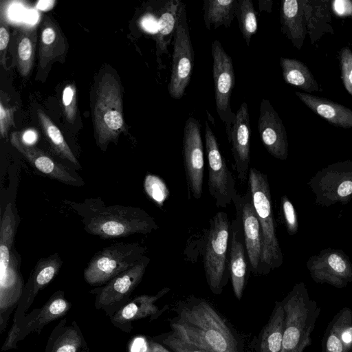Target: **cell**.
<instances>
[{"instance_id":"1","label":"cell","mask_w":352,"mask_h":352,"mask_svg":"<svg viewBox=\"0 0 352 352\" xmlns=\"http://www.w3.org/2000/svg\"><path fill=\"white\" fill-rule=\"evenodd\" d=\"M182 305L170 322L173 333L212 352H240L233 333L207 301L190 298Z\"/></svg>"},{"instance_id":"2","label":"cell","mask_w":352,"mask_h":352,"mask_svg":"<svg viewBox=\"0 0 352 352\" xmlns=\"http://www.w3.org/2000/svg\"><path fill=\"white\" fill-rule=\"evenodd\" d=\"M67 203L82 217L84 230L102 239L146 234L159 228L154 219L140 208L106 206L100 199Z\"/></svg>"},{"instance_id":"3","label":"cell","mask_w":352,"mask_h":352,"mask_svg":"<svg viewBox=\"0 0 352 352\" xmlns=\"http://www.w3.org/2000/svg\"><path fill=\"white\" fill-rule=\"evenodd\" d=\"M281 302L285 324L280 352H304L311 343L320 308L310 298L304 283H296Z\"/></svg>"},{"instance_id":"4","label":"cell","mask_w":352,"mask_h":352,"mask_svg":"<svg viewBox=\"0 0 352 352\" xmlns=\"http://www.w3.org/2000/svg\"><path fill=\"white\" fill-rule=\"evenodd\" d=\"M248 183L262 230V274H267L279 267L283 258L275 231L270 185L267 175L253 167L249 170Z\"/></svg>"},{"instance_id":"5","label":"cell","mask_w":352,"mask_h":352,"mask_svg":"<svg viewBox=\"0 0 352 352\" xmlns=\"http://www.w3.org/2000/svg\"><path fill=\"white\" fill-rule=\"evenodd\" d=\"M93 120L97 143L102 148L125 131L122 89L111 74L105 73L98 82Z\"/></svg>"},{"instance_id":"6","label":"cell","mask_w":352,"mask_h":352,"mask_svg":"<svg viewBox=\"0 0 352 352\" xmlns=\"http://www.w3.org/2000/svg\"><path fill=\"white\" fill-rule=\"evenodd\" d=\"M231 222L228 214L218 212L210 219L204 250V267L210 290L220 294L230 274L228 247Z\"/></svg>"},{"instance_id":"7","label":"cell","mask_w":352,"mask_h":352,"mask_svg":"<svg viewBox=\"0 0 352 352\" xmlns=\"http://www.w3.org/2000/svg\"><path fill=\"white\" fill-rule=\"evenodd\" d=\"M16 230L10 226L0 229V324L6 314L22 297L24 282L20 273L21 257L14 248Z\"/></svg>"},{"instance_id":"8","label":"cell","mask_w":352,"mask_h":352,"mask_svg":"<svg viewBox=\"0 0 352 352\" xmlns=\"http://www.w3.org/2000/svg\"><path fill=\"white\" fill-rule=\"evenodd\" d=\"M146 249L138 243L118 242L98 251L84 271V278L90 285H101L137 264Z\"/></svg>"},{"instance_id":"9","label":"cell","mask_w":352,"mask_h":352,"mask_svg":"<svg viewBox=\"0 0 352 352\" xmlns=\"http://www.w3.org/2000/svg\"><path fill=\"white\" fill-rule=\"evenodd\" d=\"M194 50L187 23L186 4L181 2L173 37V52L168 91L173 99H181L190 83L194 66Z\"/></svg>"},{"instance_id":"10","label":"cell","mask_w":352,"mask_h":352,"mask_svg":"<svg viewBox=\"0 0 352 352\" xmlns=\"http://www.w3.org/2000/svg\"><path fill=\"white\" fill-rule=\"evenodd\" d=\"M206 153L208 167V191L218 208H226L234 203L239 195L235 188V180L222 156L212 130L205 122Z\"/></svg>"},{"instance_id":"11","label":"cell","mask_w":352,"mask_h":352,"mask_svg":"<svg viewBox=\"0 0 352 352\" xmlns=\"http://www.w3.org/2000/svg\"><path fill=\"white\" fill-rule=\"evenodd\" d=\"M211 54L216 110L226 126L229 139L236 118V114L232 112L230 106L231 95L235 85L234 65L231 57L218 40L212 43Z\"/></svg>"},{"instance_id":"12","label":"cell","mask_w":352,"mask_h":352,"mask_svg":"<svg viewBox=\"0 0 352 352\" xmlns=\"http://www.w3.org/2000/svg\"><path fill=\"white\" fill-rule=\"evenodd\" d=\"M308 184L316 195V203L329 206L346 204L352 199V162L331 164L318 171Z\"/></svg>"},{"instance_id":"13","label":"cell","mask_w":352,"mask_h":352,"mask_svg":"<svg viewBox=\"0 0 352 352\" xmlns=\"http://www.w3.org/2000/svg\"><path fill=\"white\" fill-rule=\"evenodd\" d=\"M182 143L188 189L198 199L203 193L204 158L201 125L193 117H189L185 122Z\"/></svg>"},{"instance_id":"14","label":"cell","mask_w":352,"mask_h":352,"mask_svg":"<svg viewBox=\"0 0 352 352\" xmlns=\"http://www.w3.org/2000/svg\"><path fill=\"white\" fill-rule=\"evenodd\" d=\"M313 280L327 283L336 288L352 282V265L348 256L340 250L326 249L307 263Z\"/></svg>"},{"instance_id":"15","label":"cell","mask_w":352,"mask_h":352,"mask_svg":"<svg viewBox=\"0 0 352 352\" xmlns=\"http://www.w3.org/2000/svg\"><path fill=\"white\" fill-rule=\"evenodd\" d=\"M10 143L32 166L47 177L70 186L84 185L82 179L74 170L58 163L33 145L25 144L19 132L12 133Z\"/></svg>"},{"instance_id":"16","label":"cell","mask_w":352,"mask_h":352,"mask_svg":"<svg viewBox=\"0 0 352 352\" xmlns=\"http://www.w3.org/2000/svg\"><path fill=\"white\" fill-rule=\"evenodd\" d=\"M239 208L245 248L252 272L262 274L263 234L250 191L234 203Z\"/></svg>"},{"instance_id":"17","label":"cell","mask_w":352,"mask_h":352,"mask_svg":"<svg viewBox=\"0 0 352 352\" xmlns=\"http://www.w3.org/2000/svg\"><path fill=\"white\" fill-rule=\"evenodd\" d=\"M259 111L258 130L262 144L271 155L285 160L288 155V142L282 120L267 99H262Z\"/></svg>"},{"instance_id":"18","label":"cell","mask_w":352,"mask_h":352,"mask_svg":"<svg viewBox=\"0 0 352 352\" xmlns=\"http://www.w3.org/2000/svg\"><path fill=\"white\" fill-rule=\"evenodd\" d=\"M235 208L236 218L230 226L229 270L234 294L238 300H241L246 283L248 254L240 210L237 205Z\"/></svg>"},{"instance_id":"19","label":"cell","mask_w":352,"mask_h":352,"mask_svg":"<svg viewBox=\"0 0 352 352\" xmlns=\"http://www.w3.org/2000/svg\"><path fill=\"white\" fill-rule=\"evenodd\" d=\"M250 119L248 104L243 102L236 113L228 142L232 144L238 179L243 182L248 175L250 162Z\"/></svg>"},{"instance_id":"20","label":"cell","mask_w":352,"mask_h":352,"mask_svg":"<svg viewBox=\"0 0 352 352\" xmlns=\"http://www.w3.org/2000/svg\"><path fill=\"white\" fill-rule=\"evenodd\" d=\"M150 258L146 255L133 267L119 274L102 288L98 296L100 305L119 302L129 295L140 283Z\"/></svg>"},{"instance_id":"21","label":"cell","mask_w":352,"mask_h":352,"mask_svg":"<svg viewBox=\"0 0 352 352\" xmlns=\"http://www.w3.org/2000/svg\"><path fill=\"white\" fill-rule=\"evenodd\" d=\"M296 95L311 111L338 127L352 129V110L326 98L296 91Z\"/></svg>"},{"instance_id":"22","label":"cell","mask_w":352,"mask_h":352,"mask_svg":"<svg viewBox=\"0 0 352 352\" xmlns=\"http://www.w3.org/2000/svg\"><path fill=\"white\" fill-rule=\"evenodd\" d=\"M41 26L39 66L44 69L53 59L62 55L66 49L65 39L60 29L48 16H44Z\"/></svg>"},{"instance_id":"23","label":"cell","mask_w":352,"mask_h":352,"mask_svg":"<svg viewBox=\"0 0 352 352\" xmlns=\"http://www.w3.org/2000/svg\"><path fill=\"white\" fill-rule=\"evenodd\" d=\"M304 1L285 0L281 2L280 23L283 32L300 50L305 38Z\"/></svg>"},{"instance_id":"24","label":"cell","mask_w":352,"mask_h":352,"mask_svg":"<svg viewBox=\"0 0 352 352\" xmlns=\"http://www.w3.org/2000/svg\"><path fill=\"white\" fill-rule=\"evenodd\" d=\"M62 264L63 261L57 253L38 261L23 294H25V296H28L27 305H30L38 292L55 277Z\"/></svg>"},{"instance_id":"25","label":"cell","mask_w":352,"mask_h":352,"mask_svg":"<svg viewBox=\"0 0 352 352\" xmlns=\"http://www.w3.org/2000/svg\"><path fill=\"white\" fill-rule=\"evenodd\" d=\"M169 291V288L165 287L155 295L137 296L117 311L113 318V321L124 323L157 314L159 309L155 305V302Z\"/></svg>"},{"instance_id":"26","label":"cell","mask_w":352,"mask_h":352,"mask_svg":"<svg viewBox=\"0 0 352 352\" xmlns=\"http://www.w3.org/2000/svg\"><path fill=\"white\" fill-rule=\"evenodd\" d=\"M285 324L281 301H276L268 322L261 333L258 352H280Z\"/></svg>"},{"instance_id":"27","label":"cell","mask_w":352,"mask_h":352,"mask_svg":"<svg viewBox=\"0 0 352 352\" xmlns=\"http://www.w3.org/2000/svg\"><path fill=\"white\" fill-rule=\"evenodd\" d=\"M181 2L179 0L166 1L161 9L156 32L158 56L168 53V45L174 37Z\"/></svg>"},{"instance_id":"28","label":"cell","mask_w":352,"mask_h":352,"mask_svg":"<svg viewBox=\"0 0 352 352\" xmlns=\"http://www.w3.org/2000/svg\"><path fill=\"white\" fill-rule=\"evenodd\" d=\"M238 0H204V21L206 28L210 30L221 25L229 28L235 17Z\"/></svg>"},{"instance_id":"29","label":"cell","mask_w":352,"mask_h":352,"mask_svg":"<svg viewBox=\"0 0 352 352\" xmlns=\"http://www.w3.org/2000/svg\"><path fill=\"white\" fill-rule=\"evenodd\" d=\"M280 64L285 82L308 91L320 90L318 85L308 67L301 61L281 57Z\"/></svg>"},{"instance_id":"30","label":"cell","mask_w":352,"mask_h":352,"mask_svg":"<svg viewBox=\"0 0 352 352\" xmlns=\"http://www.w3.org/2000/svg\"><path fill=\"white\" fill-rule=\"evenodd\" d=\"M68 309V302L62 295L56 294L34 317L19 329L18 335L20 332L24 335L28 333L60 318L67 311Z\"/></svg>"},{"instance_id":"31","label":"cell","mask_w":352,"mask_h":352,"mask_svg":"<svg viewBox=\"0 0 352 352\" xmlns=\"http://www.w3.org/2000/svg\"><path fill=\"white\" fill-rule=\"evenodd\" d=\"M37 34L35 26L23 28L16 44V63L23 77L28 76L34 62Z\"/></svg>"},{"instance_id":"32","label":"cell","mask_w":352,"mask_h":352,"mask_svg":"<svg viewBox=\"0 0 352 352\" xmlns=\"http://www.w3.org/2000/svg\"><path fill=\"white\" fill-rule=\"evenodd\" d=\"M37 116L43 131L56 153L79 168L78 161L69 147L60 129L42 110L38 109Z\"/></svg>"},{"instance_id":"33","label":"cell","mask_w":352,"mask_h":352,"mask_svg":"<svg viewBox=\"0 0 352 352\" xmlns=\"http://www.w3.org/2000/svg\"><path fill=\"white\" fill-rule=\"evenodd\" d=\"M235 17L247 46H250L252 36L257 32L256 13L252 0H238Z\"/></svg>"},{"instance_id":"34","label":"cell","mask_w":352,"mask_h":352,"mask_svg":"<svg viewBox=\"0 0 352 352\" xmlns=\"http://www.w3.org/2000/svg\"><path fill=\"white\" fill-rule=\"evenodd\" d=\"M329 324L341 340L346 352H352V311L349 307L340 309Z\"/></svg>"},{"instance_id":"35","label":"cell","mask_w":352,"mask_h":352,"mask_svg":"<svg viewBox=\"0 0 352 352\" xmlns=\"http://www.w3.org/2000/svg\"><path fill=\"white\" fill-rule=\"evenodd\" d=\"M148 197L159 207L163 206L169 197V190L164 180L153 174H147L144 182Z\"/></svg>"},{"instance_id":"36","label":"cell","mask_w":352,"mask_h":352,"mask_svg":"<svg viewBox=\"0 0 352 352\" xmlns=\"http://www.w3.org/2000/svg\"><path fill=\"white\" fill-rule=\"evenodd\" d=\"M80 344L81 338L77 331L69 329L57 338L52 352H76Z\"/></svg>"},{"instance_id":"37","label":"cell","mask_w":352,"mask_h":352,"mask_svg":"<svg viewBox=\"0 0 352 352\" xmlns=\"http://www.w3.org/2000/svg\"><path fill=\"white\" fill-rule=\"evenodd\" d=\"M62 107L66 118L73 123L77 113V93L73 84L66 85L63 91Z\"/></svg>"},{"instance_id":"38","label":"cell","mask_w":352,"mask_h":352,"mask_svg":"<svg viewBox=\"0 0 352 352\" xmlns=\"http://www.w3.org/2000/svg\"><path fill=\"white\" fill-rule=\"evenodd\" d=\"M340 62L342 80L348 93L352 96V51L348 47L340 50Z\"/></svg>"},{"instance_id":"39","label":"cell","mask_w":352,"mask_h":352,"mask_svg":"<svg viewBox=\"0 0 352 352\" xmlns=\"http://www.w3.org/2000/svg\"><path fill=\"white\" fill-rule=\"evenodd\" d=\"M162 342L174 352H212L205 348L185 341L172 333L166 336Z\"/></svg>"},{"instance_id":"40","label":"cell","mask_w":352,"mask_h":352,"mask_svg":"<svg viewBox=\"0 0 352 352\" xmlns=\"http://www.w3.org/2000/svg\"><path fill=\"white\" fill-rule=\"evenodd\" d=\"M281 209L287 228L290 235H293L298 231V219L293 204L287 196L281 197Z\"/></svg>"},{"instance_id":"41","label":"cell","mask_w":352,"mask_h":352,"mask_svg":"<svg viewBox=\"0 0 352 352\" xmlns=\"http://www.w3.org/2000/svg\"><path fill=\"white\" fill-rule=\"evenodd\" d=\"M322 346V352H346L338 335L329 324L324 333Z\"/></svg>"},{"instance_id":"42","label":"cell","mask_w":352,"mask_h":352,"mask_svg":"<svg viewBox=\"0 0 352 352\" xmlns=\"http://www.w3.org/2000/svg\"><path fill=\"white\" fill-rule=\"evenodd\" d=\"M14 108H8L0 102V133L2 138H6L9 129L14 125Z\"/></svg>"},{"instance_id":"43","label":"cell","mask_w":352,"mask_h":352,"mask_svg":"<svg viewBox=\"0 0 352 352\" xmlns=\"http://www.w3.org/2000/svg\"><path fill=\"white\" fill-rule=\"evenodd\" d=\"M10 41V33L7 24L0 21V62L1 65L6 67V51Z\"/></svg>"},{"instance_id":"44","label":"cell","mask_w":352,"mask_h":352,"mask_svg":"<svg viewBox=\"0 0 352 352\" xmlns=\"http://www.w3.org/2000/svg\"><path fill=\"white\" fill-rule=\"evenodd\" d=\"M333 9L338 15H347L352 12L351 2L349 1H336L333 2Z\"/></svg>"},{"instance_id":"45","label":"cell","mask_w":352,"mask_h":352,"mask_svg":"<svg viewBox=\"0 0 352 352\" xmlns=\"http://www.w3.org/2000/svg\"><path fill=\"white\" fill-rule=\"evenodd\" d=\"M141 24L146 30L157 32V21L153 16L150 15L144 16Z\"/></svg>"},{"instance_id":"46","label":"cell","mask_w":352,"mask_h":352,"mask_svg":"<svg viewBox=\"0 0 352 352\" xmlns=\"http://www.w3.org/2000/svg\"><path fill=\"white\" fill-rule=\"evenodd\" d=\"M21 140L26 144L32 145L38 138V134L34 130H27L20 135Z\"/></svg>"},{"instance_id":"47","label":"cell","mask_w":352,"mask_h":352,"mask_svg":"<svg viewBox=\"0 0 352 352\" xmlns=\"http://www.w3.org/2000/svg\"><path fill=\"white\" fill-rule=\"evenodd\" d=\"M56 3L53 0H41L36 5V8L42 11H46L52 9Z\"/></svg>"},{"instance_id":"48","label":"cell","mask_w":352,"mask_h":352,"mask_svg":"<svg viewBox=\"0 0 352 352\" xmlns=\"http://www.w3.org/2000/svg\"><path fill=\"white\" fill-rule=\"evenodd\" d=\"M148 350V352H170L163 345L153 340L149 341Z\"/></svg>"},{"instance_id":"49","label":"cell","mask_w":352,"mask_h":352,"mask_svg":"<svg viewBox=\"0 0 352 352\" xmlns=\"http://www.w3.org/2000/svg\"><path fill=\"white\" fill-rule=\"evenodd\" d=\"M272 1L270 0H259L258 10L260 12L266 11L269 13L272 12Z\"/></svg>"}]
</instances>
